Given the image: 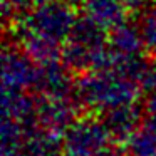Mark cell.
Listing matches in <instances>:
<instances>
[{
    "mask_svg": "<svg viewBox=\"0 0 156 156\" xmlns=\"http://www.w3.org/2000/svg\"><path fill=\"white\" fill-rule=\"evenodd\" d=\"M141 91L139 82L116 71H87L76 82L74 99L81 108L104 112L138 102Z\"/></svg>",
    "mask_w": 156,
    "mask_h": 156,
    "instance_id": "6da1fadb",
    "label": "cell"
},
{
    "mask_svg": "<svg viewBox=\"0 0 156 156\" xmlns=\"http://www.w3.org/2000/svg\"><path fill=\"white\" fill-rule=\"evenodd\" d=\"M76 20L77 17L71 4H67L66 0H51L42 5L32 7L25 15L14 22L12 27L64 44Z\"/></svg>",
    "mask_w": 156,
    "mask_h": 156,
    "instance_id": "7a4b0ae2",
    "label": "cell"
},
{
    "mask_svg": "<svg viewBox=\"0 0 156 156\" xmlns=\"http://www.w3.org/2000/svg\"><path fill=\"white\" fill-rule=\"evenodd\" d=\"M64 149L67 154L74 156H126L119 151L112 141L111 134L101 119L84 116L77 118L71 128L64 133Z\"/></svg>",
    "mask_w": 156,
    "mask_h": 156,
    "instance_id": "3957f363",
    "label": "cell"
},
{
    "mask_svg": "<svg viewBox=\"0 0 156 156\" xmlns=\"http://www.w3.org/2000/svg\"><path fill=\"white\" fill-rule=\"evenodd\" d=\"M39 64L20 47L7 44L2 54V89L27 91L35 86Z\"/></svg>",
    "mask_w": 156,
    "mask_h": 156,
    "instance_id": "277c9868",
    "label": "cell"
},
{
    "mask_svg": "<svg viewBox=\"0 0 156 156\" xmlns=\"http://www.w3.org/2000/svg\"><path fill=\"white\" fill-rule=\"evenodd\" d=\"M77 101L71 98H45L39 96L37 122L39 128L54 134H64L77 119Z\"/></svg>",
    "mask_w": 156,
    "mask_h": 156,
    "instance_id": "5b68a950",
    "label": "cell"
},
{
    "mask_svg": "<svg viewBox=\"0 0 156 156\" xmlns=\"http://www.w3.org/2000/svg\"><path fill=\"white\" fill-rule=\"evenodd\" d=\"M76 79L61 59L39 64L35 91L45 98H72L76 92Z\"/></svg>",
    "mask_w": 156,
    "mask_h": 156,
    "instance_id": "8992f818",
    "label": "cell"
},
{
    "mask_svg": "<svg viewBox=\"0 0 156 156\" xmlns=\"http://www.w3.org/2000/svg\"><path fill=\"white\" fill-rule=\"evenodd\" d=\"M101 121L114 141L124 143L143 124V111L136 102L118 106L102 112Z\"/></svg>",
    "mask_w": 156,
    "mask_h": 156,
    "instance_id": "52a82bcc",
    "label": "cell"
},
{
    "mask_svg": "<svg viewBox=\"0 0 156 156\" xmlns=\"http://www.w3.org/2000/svg\"><path fill=\"white\" fill-rule=\"evenodd\" d=\"M108 45L119 57H131V55L143 54L144 39H143L139 24L122 20L121 24L111 27V32L108 35Z\"/></svg>",
    "mask_w": 156,
    "mask_h": 156,
    "instance_id": "ba28073f",
    "label": "cell"
},
{
    "mask_svg": "<svg viewBox=\"0 0 156 156\" xmlns=\"http://www.w3.org/2000/svg\"><path fill=\"white\" fill-rule=\"evenodd\" d=\"M86 15L104 27H114L126 20L128 7L124 0H84Z\"/></svg>",
    "mask_w": 156,
    "mask_h": 156,
    "instance_id": "9c48e42d",
    "label": "cell"
},
{
    "mask_svg": "<svg viewBox=\"0 0 156 156\" xmlns=\"http://www.w3.org/2000/svg\"><path fill=\"white\" fill-rule=\"evenodd\" d=\"M126 156H156V121L146 119L124 141Z\"/></svg>",
    "mask_w": 156,
    "mask_h": 156,
    "instance_id": "30bf717a",
    "label": "cell"
},
{
    "mask_svg": "<svg viewBox=\"0 0 156 156\" xmlns=\"http://www.w3.org/2000/svg\"><path fill=\"white\" fill-rule=\"evenodd\" d=\"M62 149L64 141H61L59 134L37 128L29 133L20 156H61Z\"/></svg>",
    "mask_w": 156,
    "mask_h": 156,
    "instance_id": "8fae6325",
    "label": "cell"
},
{
    "mask_svg": "<svg viewBox=\"0 0 156 156\" xmlns=\"http://www.w3.org/2000/svg\"><path fill=\"white\" fill-rule=\"evenodd\" d=\"M29 133L30 131L22 122L12 118H4L2 133H0V139H2L0 153H2V156H20Z\"/></svg>",
    "mask_w": 156,
    "mask_h": 156,
    "instance_id": "7c38bea8",
    "label": "cell"
},
{
    "mask_svg": "<svg viewBox=\"0 0 156 156\" xmlns=\"http://www.w3.org/2000/svg\"><path fill=\"white\" fill-rule=\"evenodd\" d=\"M139 27L144 39V49L156 59V7L146 9L139 20Z\"/></svg>",
    "mask_w": 156,
    "mask_h": 156,
    "instance_id": "4fadbf2b",
    "label": "cell"
},
{
    "mask_svg": "<svg viewBox=\"0 0 156 156\" xmlns=\"http://www.w3.org/2000/svg\"><path fill=\"white\" fill-rule=\"evenodd\" d=\"M139 86H141L143 91H148V92L156 91V59L149 61L148 67H146L141 81H139Z\"/></svg>",
    "mask_w": 156,
    "mask_h": 156,
    "instance_id": "5bb4252c",
    "label": "cell"
},
{
    "mask_svg": "<svg viewBox=\"0 0 156 156\" xmlns=\"http://www.w3.org/2000/svg\"><path fill=\"white\" fill-rule=\"evenodd\" d=\"M144 111H146V114H148L149 119L156 121V91L149 92L148 101H146V104H144Z\"/></svg>",
    "mask_w": 156,
    "mask_h": 156,
    "instance_id": "9a60e30c",
    "label": "cell"
},
{
    "mask_svg": "<svg viewBox=\"0 0 156 156\" xmlns=\"http://www.w3.org/2000/svg\"><path fill=\"white\" fill-rule=\"evenodd\" d=\"M67 4H71V5H76V4H81V2H84V0H66Z\"/></svg>",
    "mask_w": 156,
    "mask_h": 156,
    "instance_id": "2e32d148",
    "label": "cell"
},
{
    "mask_svg": "<svg viewBox=\"0 0 156 156\" xmlns=\"http://www.w3.org/2000/svg\"><path fill=\"white\" fill-rule=\"evenodd\" d=\"M66 156H74V154H67V153H66Z\"/></svg>",
    "mask_w": 156,
    "mask_h": 156,
    "instance_id": "e0dca14e",
    "label": "cell"
}]
</instances>
